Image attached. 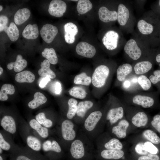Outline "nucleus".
I'll return each mask as SVG.
<instances>
[{
    "label": "nucleus",
    "instance_id": "59",
    "mask_svg": "<svg viewBox=\"0 0 160 160\" xmlns=\"http://www.w3.org/2000/svg\"><path fill=\"white\" fill-rule=\"evenodd\" d=\"M159 107L160 108V104L159 105Z\"/></svg>",
    "mask_w": 160,
    "mask_h": 160
},
{
    "label": "nucleus",
    "instance_id": "29",
    "mask_svg": "<svg viewBox=\"0 0 160 160\" xmlns=\"http://www.w3.org/2000/svg\"><path fill=\"white\" fill-rule=\"evenodd\" d=\"M104 147L106 149L121 150L124 149L125 146L119 139L116 137H113L105 142L104 145Z\"/></svg>",
    "mask_w": 160,
    "mask_h": 160
},
{
    "label": "nucleus",
    "instance_id": "25",
    "mask_svg": "<svg viewBox=\"0 0 160 160\" xmlns=\"http://www.w3.org/2000/svg\"><path fill=\"white\" fill-rule=\"evenodd\" d=\"M30 14V11L27 8L19 9L14 16L15 23L17 25L22 24L28 19Z\"/></svg>",
    "mask_w": 160,
    "mask_h": 160
},
{
    "label": "nucleus",
    "instance_id": "39",
    "mask_svg": "<svg viewBox=\"0 0 160 160\" xmlns=\"http://www.w3.org/2000/svg\"><path fill=\"white\" fill-rule=\"evenodd\" d=\"M91 81V78L84 72L76 75L74 79V82L75 84L86 86L89 85Z\"/></svg>",
    "mask_w": 160,
    "mask_h": 160
},
{
    "label": "nucleus",
    "instance_id": "15",
    "mask_svg": "<svg viewBox=\"0 0 160 160\" xmlns=\"http://www.w3.org/2000/svg\"><path fill=\"white\" fill-rule=\"evenodd\" d=\"M64 28L66 42L69 44L73 43L75 39V36L78 32L77 26L73 23L69 22L64 25Z\"/></svg>",
    "mask_w": 160,
    "mask_h": 160
},
{
    "label": "nucleus",
    "instance_id": "30",
    "mask_svg": "<svg viewBox=\"0 0 160 160\" xmlns=\"http://www.w3.org/2000/svg\"><path fill=\"white\" fill-rule=\"evenodd\" d=\"M4 31L7 34L9 39L12 41H15L18 39L19 32L15 24L13 22L10 23L9 26H6Z\"/></svg>",
    "mask_w": 160,
    "mask_h": 160
},
{
    "label": "nucleus",
    "instance_id": "26",
    "mask_svg": "<svg viewBox=\"0 0 160 160\" xmlns=\"http://www.w3.org/2000/svg\"><path fill=\"white\" fill-rule=\"evenodd\" d=\"M15 81L18 83L33 82L35 80L34 74L29 71H24L17 73L15 76Z\"/></svg>",
    "mask_w": 160,
    "mask_h": 160
},
{
    "label": "nucleus",
    "instance_id": "49",
    "mask_svg": "<svg viewBox=\"0 0 160 160\" xmlns=\"http://www.w3.org/2000/svg\"><path fill=\"white\" fill-rule=\"evenodd\" d=\"M0 147L5 151H8L10 148V144L5 140L1 133H0Z\"/></svg>",
    "mask_w": 160,
    "mask_h": 160
},
{
    "label": "nucleus",
    "instance_id": "2",
    "mask_svg": "<svg viewBox=\"0 0 160 160\" xmlns=\"http://www.w3.org/2000/svg\"><path fill=\"white\" fill-rule=\"evenodd\" d=\"M122 102L124 107L125 117L134 131L138 129L149 127L151 118L143 109Z\"/></svg>",
    "mask_w": 160,
    "mask_h": 160
},
{
    "label": "nucleus",
    "instance_id": "21",
    "mask_svg": "<svg viewBox=\"0 0 160 160\" xmlns=\"http://www.w3.org/2000/svg\"><path fill=\"white\" fill-rule=\"evenodd\" d=\"M1 125L3 128L9 133L13 134L16 131V125L15 121L12 117L6 115L2 119Z\"/></svg>",
    "mask_w": 160,
    "mask_h": 160
},
{
    "label": "nucleus",
    "instance_id": "7",
    "mask_svg": "<svg viewBox=\"0 0 160 160\" xmlns=\"http://www.w3.org/2000/svg\"><path fill=\"white\" fill-rule=\"evenodd\" d=\"M154 63L152 57L148 59L137 61L133 66L134 73L137 76L147 74L153 71Z\"/></svg>",
    "mask_w": 160,
    "mask_h": 160
},
{
    "label": "nucleus",
    "instance_id": "20",
    "mask_svg": "<svg viewBox=\"0 0 160 160\" xmlns=\"http://www.w3.org/2000/svg\"><path fill=\"white\" fill-rule=\"evenodd\" d=\"M156 17L155 24L146 22L145 20H140L137 23V27L140 32L142 34L148 35L154 33L155 29Z\"/></svg>",
    "mask_w": 160,
    "mask_h": 160
},
{
    "label": "nucleus",
    "instance_id": "33",
    "mask_svg": "<svg viewBox=\"0 0 160 160\" xmlns=\"http://www.w3.org/2000/svg\"><path fill=\"white\" fill-rule=\"evenodd\" d=\"M146 75L160 94V69L153 70Z\"/></svg>",
    "mask_w": 160,
    "mask_h": 160
},
{
    "label": "nucleus",
    "instance_id": "19",
    "mask_svg": "<svg viewBox=\"0 0 160 160\" xmlns=\"http://www.w3.org/2000/svg\"><path fill=\"white\" fill-rule=\"evenodd\" d=\"M117 14V20L119 24L121 26L125 25L130 15L128 8L124 4H120L118 6Z\"/></svg>",
    "mask_w": 160,
    "mask_h": 160
},
{
    "label": "nucleus",
    "instance_id": "57",
    "mask_svg": "<svg viewBox=\"0 0 160 160\" xmlns=\"http://www.w3.org/2000/svg\"><path fill=\"white\" fill-rule=\"evenodd\" d=\"M2 149L0 147V154H1L2 153Z\"/></svg>",
    "mask_w": 160,
    "mask_h": 160
},
{
    "label": "nucleus",
    "instance_id": "32",
    "mask_svg": "<svg viewBox=\"0 0 160 160\" xmlns=\"http://www.w3.org/2000/svg\"><path fill=\"white\" fill-rule=\"evenodd\" d=\"M137 81L141 90L145 92H148L151 89L152 84L146 75L137 76Z\"/></svg>",
    "mask_w": 160,
    "mask_h": 160
},
{
    "label": "nucleus",
    "instance_id": "24",
    "mask_svg": "<svg viewBox=\"0 0 160 160\" xmlns=\"http://www.w3.org/2000/svg\"><path fill=\"white\" fill-rule=\"evenodd\" d=\"M27 61L23 59L21 55H18L17 56L15 61L8 63L7 65V68L10 70L14 68L15 72H19L24 69L27 66Z\"/></svg>",
    "mask_w": 160,
    "mask_h": 160
},
{
    "label": "nucleus",
    "instance_id": "14",
    "mask_svg": "<svg viewBox=\"0 0 160 160\" xmlns=\"http://www.w3.org/2000/svg\"><path fill=\"white\" fill-rule=\"evenodd\" d=\"M102 113L99 111L92 112L88 116L84 122V126L88 131H92L101 119Z\"/></svg>",
    "mask_w": 160,
    "mask_h": 160
},
{
    "label": "nucleus",
    "instance_id": "11",
    "mask_svg": "<svg viewBox=\"0 0 160 160\" xmlns=\"http://www.w3.org/2000/svg\"><path fill=\"white\" fill-rule=\"evenodd\" d=\"M76 51L79 55L89 58L93 57L96 52L94 46L84 41L80 42L77 44Z\"/></svg>",
    "mask_w": 160,
    "mask_h": 160
},
{
    "label": "nucleus",
    "instance_id": "48",
    "mask_svg": "<svg viewBox=\"0 0 160 160\" xmlns=\"http://www.w3.org/2000/svg\"><path fill=\"white\" fill-rule=\"evenodd\" d=\"M137 160H160V157L158 154L149 153L146 155L140 156Z\"/></svg>",
    "mask_w": 160,
    "mask_h": 160
},
{
    "label": "nucleus",
    "instance_id": "4",
    "mask_svg": "<svg viewBox=\"0 0 160 160\" xmlns=\"http://www.w3.org/2000/svg\"><path fill=\"white\" fill-rule=\"evenodd\" d=\"M133 131L129 121L125 116L113 126L111 129L112 133L119 140L125 138Z\"/></svg>",
    "mask_w": 160,
    "mask_h": 160
},
{
    "label": "nucleus",
    "instance_id": "6",
    "mask_svg": "<svg viewBox=\"0 0 160 160\" xmlns=\"http://www.w3.org/2000/svg\"><path fill=\"white\" fill-rule=\"evenodd\" d=\"M124 50L125 54L133 61H138L142 57V51L133 39H130L127 42Z\"/></svg>",
    "mask_w": 160,
    "mask_h": 160
},
{
    "label": "nucleus",
    "instance_id": "27",
    "mask_svg": "<svg viewBox=\"0 0 160 160\" xmlns=\"http://www.w3.org/2000/svg\"><path fill=\"white\" fill-rule=\"evenodd\" d=\"M41 68L38 71V74L40 76H48L52 79L56 77L55 73L50 68V63L47 60H44L41 63Z\"/></svg>",
    "mask_w": 160,
    "mask_h": 160
},
{
    "label": "nucleus",
    "instance_id": "36",
    "mask_svg": "<svg viewBox=\"0 0 160 160\" xmlns=\"http://www.w3.org/2000/svg\"><path fill=\"white\" fill-rule=\"evenodd\" d=\"M42 56L47 59L50 63L56 64L58 61L55 52L52 48H45L41 53Z\"/></svg>",
    "mask_w": 160,
    "mask_h": 160
},
{
    "label": "nucleus",
    "instance_id": "28",
    "mask_svg": "<svg viewBox=\"0 0 160 160\" xmlns=\"http://www.w3.org/2000/svg\"><path fill=\"white\" fill-rule=\"evenodd\" d=\"M47 101L46 97L43 93L37 92L34 94L33 99L28 103V105L30 108L34 109L44 103Z\"/></svg>",
    "mask_w": 160,
    "mask_h": 160
},
{
    "label": "nucleus",
    "instance_id": "3",
    "mask_svg": "<svg viewBox=\"0 0 160 160\" xmlns=\"http://www.w3.org/2000/svg\"><path fill=\"white\" fill-rule=\"evenodd\" d=\"M110 73V70L107 66L102 65L97 66L92 75V80L93 85L97 88L104 87Z\"/></svg>",
    "mask_w": 160,
    "mask_h": 160
},
{
    "label": "nucleus",
    "instance_id": "13",
    "mask_svg": "<svg viewBox=\"0 0 160 160\" xmlns=\"http://www.w3.org/2000/svg\"><path fill=\"white\" fill-rule=\"evenodd\" d=\"M74 124L71 121L66 120L61 124V132L63 138L66 140H73L76 137V132L73 129Z\"/></svg>",
    "mask_w": 160,
    "mask_h": 160
},
{
    "label": "nucleus",
    "instance_id": "22",
    "mask_svg": "<svg viewBox=\"0 0 160 160\" xmlns=\"http://www.w3.org/2000/svg\"><path fill=\"white\" fill-rule=\"evenodd\" d=\"M39 32L38 27L36 24L28 25L22 33L23 37L27 39H34L38 36Z\"/></svg>",
    "mask_w": 160,
    "mask_h": 160
},
{
    "label": "nucleus",
    "instance_id": "52",
    "mask_svg": "<svg viewBox=\"0 0 160 160\" xmlns=\"http://www.w3.org/2000/svg\"><path fill=\"white\" fill-rule=\"evenodd\" d=\"M50 80V78L48 76L44 77L40 81L39 84V87L41 88L44 87Z\"/></svg>",
    "mask_w": 160,
    "mask_h": 160
},
{
    "label": "nucleus",
    "instance_id": "35",
    "mask_svg": "<svg viewBox=\"0 0 160 160\" xmlns=\"http://www.w3.org/2000/svg\"><path fill=\"white\" fill-rule=\"evenodd\" d=\"M15 92L14 86L10 84H4L1 87L0 91V100H7L8 99L7 95H12Z\"/></svg>",
    "mask_w": 160,
    "mask_h": 160
},
{
    "label": "nucleus",
    "instance_id": "1",
    "mask_svg": "<svg viewBox=\"0 0 160 160\" xmlns=\"http://www.w3.org/2000/svg\"><path fill=\"white\" fill-rule=\"evenodd\" d=\"M159 95L157 91L125 92L122 101L127 104L143 109H152L159 106Z\"/></svg>",
    "mask_w": 160,
    "mask_h": 160
},
{
    "label": "nucleus",
    "instance_id": "23",
    "mask_svg": "<svg viewBox=\"0 0 160 160\" xmlns=\"http://www.w3.org/2000/svg\"><path fill=\"white\" fill-rule=\"evenodd\" d=\"M125 153L124 149L121 150H112L104 149L101 152V157L107 159H119L122 158Z\"/></svg>",
    "mask_w": 160,
    "mask_h": 160
},
{
    "label": "nucleus",
    "instance_id": "55",
    "mask_svg": "<svg viewBox=\"0 0 160 160\" xmlns=\"http://www.w3.org/2000/svg\"><path fill=\"white\" fill-rule=\"evenodd\" d=\"M3 70L2 67H0V75H1L3 73Z\"/></svg>",
    "mask_w": 160,
    "mask_h": 160
},
{
    "label": "nucleus",
    "instance_id": "16",
    "mask_svg": "<svg viewBox=\"0 0 160 160\" xmlns=\"http://www.w3.org/2000/svg\"><path fill=\"white\" fill-rule=\"evenodd\" d=\"M98 16L100 20L104 23L117 20V12L115 10H109L104 6L101 7L99 9Z\"/></svg>",
    "mask_w": 160,
    "mask_h": 160
},
{
    "label": "nucleus",
    "instance_id": "40",
    "mask_svg": "<svg viewBox=\"0 0 160 160\" xmlns=\"http://www.w3.org/2000/svg\"><path fill=\"white\" fill-rule=\"evenodd\" d=\"M26 142L28 145L33 150L38 151L41 148V145L40 141L34 136L31 135L28 136Z\"/></svg>",
    "mask_w": 160,
    "mask_h": 160
},
{
    "label": "nucleus",
    "instance_id": "45",
    "mask_svg": "<svg viewBox=\"0 0 160 160\" xmlns=\"http://www.w3.org/2000/svg\"><path fill=\"white\" fill-rule=\"evenodd\" d=\"M144 144L146 150L149 153L158 154L159 153L160 150L156 145L145 139H144Z\"/></svg>",
    "mask_w": 160,
    "mask_h": 160
},
{
    "label": "nucleus",
    "instance_id": "58",
    "mask_svg": "<svg viewBox=\"0 0 160 160\" xmlns=\"http://www.w3.org/2000/svg\"><path fill=\"white\" fill-rule=\"evenodd\" d=\"M0 160H3L2 157L1 156H0Z\"/></svg>",
    "mask_w": 160,
    "mask_h": 160
},
{
    "label": "nucleus",
    "instance_id": "18",
    "mask_svg": "<svg viewBox=\"0 0 160 160\" xmlns=\"http://www.w3.org/2000/svg\"><path fill=\"white\" fill-rule=\"evenodd\" d=\"M70 153L72 156L75 159H79L83 157L85 150L83 144L81 140H76L72 143Z\"/></svg>",
    "mask_w": 160,
    "mask_h": 160
},
{
    "label": "nucleus",
    "instance_id": "37",
    "mask_svg": "<svg viewBox=\"0 0 160 160\" xmlns=\"http://www.w3.org/2000/svg\"><path fill=\"white\" fill-rule=\"evenodd\" d=\"M42 148L45 151H52L59 153L61 152V149L58 143L55 140L51 141L47 140L45 141L42 145Z\"/></svg>",
    "mask_w": 160,
    "mask_h": 160
},
{
    "label": "nucleus",
    "instance_id": "50",
    "mask_svg": "<svg viewBox=\"0 0 160 160\" xmlns=\"http://www.w3.org/2000/svg\"><path fill=\"white\" fill-rule=\"evenodd\" d=\"M8 19L7 17L4 15H1L0 16V31H4L5 27L7 26Z\"/></svg>",
    "mask_w": 160,
    "mask_h": 160
},
{
    "label": "nucleus",
    "instance_id": "56",
    "mask_svg": "<svg viewBox=\"0 0 160 160\" xmlns=\"http://www.w3.org/2000/svg\"><path fill=\"white\" fill-rule=\"evenodd\" d=\"M3 9V7L1 6V5H0V11H1L2 9Z\"/></svg>",
    "mask_w": 160,
    "mask_h": 160
},
{
    "label": "nucleus",
    "instance_id": "53",
    "mask_svg": "<svg viewBox=\"0 0 160 160\" xmlns=\"http://www.w3.org/2000/svg\"><path fill=\"white\" fill-rule=\"evenodd\" d=\"M154 10L155 12L158 15H160V0L157 1L156 4L154 6Z\"/></svg>",
    "mask_w": 160,
    "mask_h": 160
},
{
    "label": "nucleus",
    "instance_id": "17",
    "mask_svg": "<svg viewBox=\"0 0 160 160\" xmlns=\"http://www.w3.org/2000/svg\"><path fill=\"white\" fill-rule=\"evenodd\" d=\"M139 135L156 145L160 151V136L153 130L147 129L143 130Z\"/></svg>",
    "mask_w": 160,
    "mask_h": 160
},
{
    "label": "nucleus",
    "instance_id": "10",
    "mask_svg": "<svg viewBox=\"0 0 160 160\" xmlns=\"http://www.w3.org/2000/svg\"><path fill=\"white\" fill-rule=\"evenodd\" d=\"M58 32L57 28L52 24L44 25L40 31V34L43 39L46 43H50L54 40Z\"/></svg>",
    "mask_w": 160,
    "mask_h": 160
},
{
    "label": "nucleus",
    "instance_id": "38",
    "mask_svg": "<svg viewBox=\"0 0 160 160\" xmlns=\"http://www.w3.org/2000/svg\"><path fill=\"white\" fill-rule=\"evenodd\" d=\"M92 7V4L89 0H80L78 2L76 9L79 14L83 15L90 10Z\"/></svg>",
    "mask_w": 160,
    "mask_h": 160
},
{
    "label": "nucleus",
    "instance_id": "12",
    "mask_svg": "<svg viewBox=\"0 0 160 160\" xmlns=\"http://www.w3.org/2000/svg\"><path fill=\"white\" fill-rule=\"evenodd\" d=\"M134 74L133 66L128 63L120 65L116 70V78L118 82L122 84L130 76Z\"/></svg>",
    "mask_w": 160,
    "mask_h": 160
},
{
    "label": "nucleus",
    "instance_id": "54",
    "mask_svg": "<svg viewBox=\"0 0 160 160\" xmlns=\"http://www.w3.org/2000/svg\"><path fill=\"white\" fill-rule=\"evenodd\" d=\"M16 160H32L28 157L25 156L20 155L17 156Z\"/></svg>",
    "mask_w": 160,
    "mask_h": 160
},
{
    "label": "nucleus",
    "instance_id": "46",
    "mask_svg": "<svg viewBox=\"0 0 160 160\" xmlns=\"http://www.w3.org/2000/svg\"><path fill=\"white\" fill-rule=\"evenodd\" d=\"M154 34L155 42L156 44L160 45V19L158 17L156 20Z\"/></svg>",
    "mask_w": 160,
    "mask_h": 160
},
{
    "label": "nucleus",
    "instance_id": "5",
    "mask_svg": "<svg viewBox=\"0 0 160 160\" xmlns=\"http://www.w3.org/2000/svg\"><path fill=\"white\" fill-rule=\"evenodd\" d=\"M125 116L123 104L122 101L119 100L115 107L111 108L108 110L106 118L110 124L112 125L116 124Z\"/></svg>",
    "mask_w": 160,
    "mask_h": 160
},
{
    "label": "nucleus",
    "instance_id": "42",
    "mask_svg": "<svg viewBox=\"0 0 160 160\" xmlns=\"http://www.w3.org/2000/svg\"><path fill=\"white\" fill-rule=\"evenodd\" d=\"M69 94L77 98L83 99L86 97L87 93L82 88L78 87H74L68 91Z\"/></svg>",
    "mask_w": 160,
    "mask_h": 160
},
{
    "label": "nucleus",
    "instance_id": "8",
    "mask_svg": "<svg viewBox=\"0 0 160 160\" xmlns=\"http://www.w3.org/2000/svg\"><path fill=\"white\" fill-rule=\"evenodd\" d=\"M66 8V4L64 1L53 0L49 4L48 11L51 15L59 17L63 16Z\"/></svg>",
    "mask_w": 160,
    "mask_h": 160
},
{
    "label": "nucleus",
    "instance_id": "31",
    "mask_svg": "<svg viewBox=\"0 0 160 160\" xmlns=\"http://www.w3.org/2000/svg\"><path fill=\"white\" fill-rule=\"evenodd\" d=\"M29 124L31 127L35 130L42 137L46 138L49 135L48 130L46 127H44L35 119H31Z\"/></svg>",
    "mask_w": 160,
    "mask_h": 160
},
{
    "label": "nucleus",
    "instance_id": "44",
    "mask_svg": "<svg viewBox=\"0 0 160 160\" xmlns=\"http://www.w3.org/2000/svg\"><path fill=\"white\" fill-rule=\"evenodd\" d=\"M36 119L41 124L46 127L49 128L52 125V122L49 119H47L43 112L39 113L36 116Z\"/></svg>",
    "mask_w": 160,
    "mask_h": 160
},
{
    "label": "nucleus",
    "instance_id": "9",
    "mask_svg": "<svg viewBox=\"0 0 160 160\" xmlns=\"http://www.w3.org/2000/svg\"><path fill=\"white\" fill-rule=\"evenodd\" d=\"M119 38V35L116 32L110 30L107 31L102 39L103 44L109 50L116 48Z\"/></svg>",
    "mask_w": 160,
    "mask_h": 160
},
{
    "label": "nucleus",
    "instance_id": "43",
    "mask_svg": "<svg viewBox=\"0 0 160 160\" xmlns=\"http://www.w3.org/2000/svg\"><path fill=\"white\" fill-rule=\"evenodd\" d=\"M149 127L158 133L160 136V111L151 118Z\"/></svg>",
    "mask_w": 160,
    "mask_h": 160
},
{
    "label": "nucleus",
    "instance_id": "41",
    "mask_svg": "<svg viewBox=\"0 0 160 160\" xmlns=\"http://www.w3.org/2000/svg\"><path fill=\"white\" fill-rule=\"evenodd\" d=\"M77 103V101L74 99L70 98L68 100V109L67 113V117L68 119H72L76 113Z\"/></svg>",
    "mask_w": 160,
    "mask_h": 160
},
{
    "label": "nucleus",
    "instance_id": "34",
    "mask_svg": "<svg viewBox=\"0 0 160 160\" xmlns=\"http://www.w3.org/2000/svg\"><path fill=\"white\" fill-rule=\"evenodd\" d=\"M93 105V103L90 101H85L80 102L77 105L76 114L78 116L83 118L87 111Z\"/></svg>",
    "mask_w": 160,
    "mask_h": 160
},
{
    "label": "nucleus",
    "instance_id": "51",
    "mask_svg": "<svg viewBox=\"0 0 160 160\" xmlns=\"http://www.w3.org/2000/svg\"><path fill=\"white\" fill-rule=\"evenodd\" d=\"M53 84V89L54 92L56 95H60L62 90L60 83L59 81H56Z\"/></svg>",
    "mask_w": 160,
    "mask_h": 160
},
{
    "label": "nucleus",
    "instance_id": "47",
    "mask_svg": "<svg viewBox=\"0 0 160 160\" xmlns=\"http://www.w3.org/2000/svg\"><path fill=\"white\" fill-rule=\"evenodd\" d=\"M151 55L154 63L160 69V48L155 49L151 53Z\"/></svg>",
    "mask_w": 160,
    "mask_h": 160
}]
</instances>
